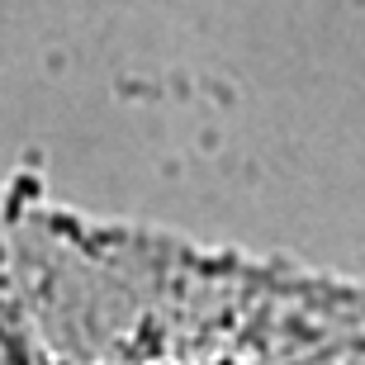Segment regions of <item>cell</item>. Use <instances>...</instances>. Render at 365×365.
<instances>
[{"label": "cell", "instance_id": "obj_1", "mask_svg": "<svg viewBox=\"0 0 365 365\" xmlns=\"http://www.w3.org/2000/svg\"><path fill=\"white\" fill-rule=\"evenodd\" d=\"M0 365H365V289L0 209Z\"/></svg>", "mask_w": 365, "mask_h": 365}]
</instances>
